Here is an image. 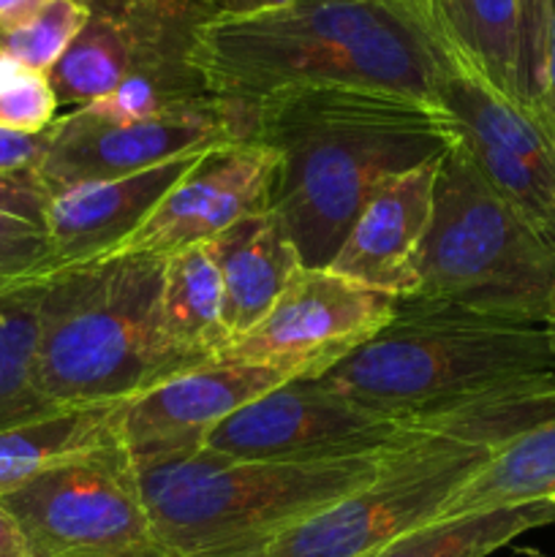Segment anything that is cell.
Listing matches in <instances>:
<instances>
[{
    "mask_svg": "<svg viewBox=\"0 0 555 557\" xmlns=\"http://www.w3.org/2000/svg\"><path fill=\"white\" fill-rule=\"evenodd\" d=\"M226 103L239 141L275 150L270 212L308 270H326L370 196L439 158L455 136L446 109L354 87H305Z\"/></svg>",
    "mask_w": 555,
    "mask_h": 557,
    "instance_id": "6da1fadb",
    "label": "cell"
},
{
    "mask_svg": "<svg viewBox=\"0 0 555 557\" xmlns=\"http://www.w3.org/2000/svg\"><path fill=\"white\" fill-rule=\"evenodd\" d=\"M444 63L411 0H288L248 16L215 14L196 47L210 96L243 107L305 87L441 107Z\"/></svg>",
    "mask_w": 555,
    "mask_h": 557,
    "instance_id": "7a4b0ae2",
    "label": "cell"
},
{
    "mask_svg": "<svg viewBox=\"0 0 555 557\" xmlns=\"http://www.w3.org/2000/svg\"><path fill=\"white\" fill-rule=\"evenodd\" d=\"M555 413V373L435 417L384 457L373 482L278 539L264 557H379L439 520L509 438Z\"/></svg>",
    "mask_w": 555,
    "mask_h": 557,
    "instance_id": "3957f363",
    "label": "cell"
},
{
    "mask_svg": "<svg viewBox=\"0 0 555 557\" xmlns=\"http://www.w3.org/2000/svg\"><path fill=\"white\" fill-rule=\"evenodd\" d=\"M547 373L555 354L544 326L406 297L379 335L316 381L375 413L422 422Z\"/></svg>",
    "mask_w": 555,
    "mask_h": 557,
    "instance_id": "277c9868",
    "label": "cell"
},
{
    "mask_svg": "<svg viewBox=\"0 0 555 557\" xmlns=\"http://www.w3.org/2000/svg\"><path fill=\"white\" fill-rule=\"evenodd\" d=\"M386 455L272 462L201 449L139 466L136 476L161 553L264 557L292 528L373 482Z\"/></svg>",
    "mask_w": 555,
    "mask_h": 557,
    "instance_id": "5b68a950",
    "label": "cell"
},
{
    "mask_svg": "<svg viewBox=\"0 0 555 557\" xmlns=\"http://www.w3.org/2000/svg\"><path fill=\"white\" fill-rule=\"evenodd\" d=\"M166 259L107 256L44 277L38 386L58 408L125 403L180 370L158 341Z\"/></svg>",
    "mask_w": 555,
    "mask_h": 557,
    "instance_id": "8992f818",
    "label": "cell"
},
{
    "mask_svg": "<svg viewBox=\"0 0 555 557\" xmlns=\"http://www.w3.org/2000/svg\"><path fill=\"white\" fill-rule=\"evenodd\" d=\"M411 297L536 326L555 313V248L484 183L460 139L439 158Z\"/></svg>",
    "mask_w": 555,
    "mask_h": 557,
    "instance_id": "52a82bcc",
    "label": "cell"
},
{
    "mask_svg": "<svg viewBox=\"0 0 555 557\" xmlns=\"http://www.w3.org/2000/svg\"><path fill=\"white\" fill-rule=\"evenodd\" d=\"M30 557H125L152 553L150 517L123 444L79 457L3 495Z\"/></svg>",
    "mask_w": 555,
    "mask_h": 557,
    "instance_id": "ba28073f",
    "label": "cell"
},
{
    "mask_svg": "<svg viewBox=\"0 0 555 557\" xmlns=\"http://www.w3.org/2000/svg\"><path fill=\"white\" fill-rule=\"evenodd\" d=\"M49 82L60 107H87L131 76L205 82L196 65L212 0H96ZM207 85V82H205Z\"/></svg>",
    "mask_w": 555,
    "mask_h": 557,
    "instance_id": "9c48e42d",
    "label": "cell"
},
{
    "mask_svg": "<svg viewBox=\"0 0 555 557\" xmlns=\"http://www.w3.org/2000/svg\"><path fill=\"white\" fill-rule=\"evenodd\" d=\"M433 419L403 422L337 395L321 381H286L218 424L205 449L237 460H348L397 449L419 438Z\"/></svg>",
    "mask_w": 555,
    "mask_h": 557,
    "instance_id": "30bf717a",
    "label": "cell"
},
{
    "mask_svg": "<svg viewBox=\"0 0 555 557\" xmlns=\"http://www.w3.org/2000/svg\"><path fill=\"white\" fill-rule=\"evenodd\" d=\"M397 299L330 270H303L264 319L229 343L218 362L275 370L288 381H316L351 357L392 321Z\"/></svg>",
    "mask_w": 555,
    "mask_h": 557,
    "instance_id": "8fae6325",
    "label": "cell"
},
{
    "mask_svg": "<svg viewBox=\"0 0 555 557\" xmlns=\"http://www.w3.org/2000/svg\"><path fill=\"white\" fill-rule=\"evenodd\" d=\"M234 141L239 139L221 98L139 123H109L74 109L49 125L47 156L36 174L52 194L128 177Z\"/></svg>",
    "mask_w": 555,
    "mask_h": 557,
    "instance_id": "7c38bea8",
    "label": "cell"
},
{
    "mask_svg": "<svg viewBox=\"0 0 555 557\" xmlns=\"http://www.w3.org/2000/svg\"><path fill=\"white\" fill-rule=\"evenodd\" d=\"M439 103L484 183L555 248V145L533 114L515 107L444 54Z\"/></svg>",
    "mask_w": 555,
    "mask_h": 557,
    "instance_id": "4fadbf2b",
    "label": "cell"
},
{
    "mask_svg": "<svg viewBox=\"0 0 555 557\" xmlns=\"http://www.w3.org/2000/svg\"><path fill=\"white\" fill-rule=\"evenodd\" d=\"M275 169V150L259 141H234L205 152L109 256L169 259L212 243L245 218L270 210Z\"/></svg>",
    "mask_w": 555,
    "mask_h": 557,
    "instance_id": "5bb4252c",
    "label": "cell"
},
{
    "mask_svg": "<svg viewBox=\"0 0 555 557\" xmlns=\"http://www.w3.org/2000/svg\"><path fill=\"white\" fill-rule=\"evenodd\" d=\"M286 381L275 370L215 359L125 400L120 441L134 468L196 455L218 424Z\"/></svg>",
    "mask_w": 555,
    "mask_h": 557,
    "instance_id": "9a60e30c",
    "label": "cell"
},
{
    "mask_svg": "<svg viewBox=\"0 0 555 557\" xmlns=\"http://www.w3.org/2000/svg\"><path fill=\"white\" fill-rule=\"evenodd\" d=\"M439 158L386 180L359 212L326 270L370 292L411 297L433 223Z\"/></svg>",
    "mask_w": 555,
    "mask_h": 557,
    "instance_id": "2e32d148",
    "label": "cell"
},
{
    "mask_svg": "<svg viewBox=\"0 0 555 557\" xmlns=\"http://www.w3.org/2000/svg\"><path fill=\"white\" fill-rule=\"evenodd\" d=\"M201 156L205 152L128 177L52 190L47 205L52 275L112 253Z\"/></svg>",
    "mask_w": 555,
    "mask_h": 557,
    "instance_id": "e0dca14e",
    "label": "cell"
},
{
    "mask_svg": "<svg viewBox=\"0 0 555 557\" xmlns=\"http://www.w3.org/2000/svg\"><path fill=\"white\" fill-rule=\"evenodd\" d=\"M411 3L452 63L477 76L509 103L526 109L520 82L517 0H411Z\"/></svg>",
    "mask_w": 555,
    "mask_h": 557,
    "instance_id": "ac0fdd59",
    "label": "cell"
},
{
    "mask_svg": "<svg viewBox=\"0 0 555 557\" xmlns=\"http://www.w3.org/2000/svg\"><path fill=\"white\" fill-rule=\"evenodd\" d=\"M158 341L180 373L215 362L232 343L223 324V281L212 243L166 259L158 294Z\"/></svg>",
    "mask_w": 555,
    "mask_h": 557,
    "instance_id": "d6986e66",
    "label": "cell"
},
{
    "mask_svg": "<svg viewBox=\"0 0 555 557\" xmlns=\"http://www.w3.org/2000/svg\"><path fill=\"white\" fill-rule=\"evenodd\" d=\"M223 281V324L232 341L254 330L303 270L292 239L270 210L212 239Z\"/></svg>",
    "mask_w": 555,
    "mask_h": 557,
    "instance_id": "ffe728a7",
    "label": "cell"
},
{
    "mask_svg": "<svg viewBox=\"0 0 555 557\" xmlns=\"http://www.w3.org/2000/svg\"><path fill=\"white\" fill-rule=\"evenodd\" d=\"M123 403L58 408L0 433V498L41 473L79 457L112 449L120 441Z\"/></svg>",
    "mask_w": 555,
    "mask_h": 557,
    "instance_id": "44dd1931",
    "label": "cell"
},
{
    "mask_svg": "<svg viewBox=\"0 0 555 557\" xmlns=\"http://www.w3.org/2000/svg\"><path fill=\"white\" fill-rule=\"evenodd\" d=\"M542 500H555V413L506 441L488 466L457 490L439 520Z\"/></svg>",
    "mask_w": 555,
    "mask_h": 557,
    "instance_id": "7402d4cb",
    "label": "cell"
},
{
    "mask_svg": "<svg viewBox=\"0 0 555 557\" xmlns=\"http://www.w3.org/2000/svg\"><path fill=\"white\" fill-rule=\"evenodd\" d=\"M41 297L44 277L0 286V433L58 411L38 386Z\"/></svg>",
    "mask_w": 555,
    "mask_h": 557,
    "instance_id": "603a6c76",
    "label": "cell"
},
{
    "mask_svg": "<svg viewBox=\"0 0 555 557\" xmlns=\"http://www.w3.org/2000/svg\"><path fill=\"white\" fill-rule=\"evenodd\" d=\"M555 525V500L446 517L397 539L379 557H488L517 536Z\"/></svg>",
    "mask_w": 555,
    "mask_h": 557,
    "instance_id": "cb8c5ba5",
    "label": "cell"
},
{
    "mask_svg": "<svg viewBox=\"0 0 555 557\" xmlns=\"http://www.w3.org/2000/svg\"><path fill=\"white\" fill-rule=\"evenodd\" d=\"M47 205L36 172L0 177V286L52 275Z\"/></svg>",
    "mask_w": 555,
    "mask_h": 557,
    "instance_id": "d4e9b609",
    "label": "cell"
},
{
    "mask_svg": "<svg viewBox=\"0 0 555 557\" xmlns=\"http://www.w3.org/2000/svg\"><path fill=\"white\" fill-rule=\"evenodd\" d=\"M87 9L79 0H52L27 25L0 33V54L36 74H52L85 27Z\"/></svg>",
    "mask_w": 555,
    "mask_h": 557,
    "instance_id": "484cf974",
    "label": "cell"
},
{
    "mask_svg": "<svg viewBox=\"0 0 555 557\" xmlns=\"http://www.w3.org/2000/svg\"><path fill=\"white\" fill-rule=\"evenodd\" d=\"M58 96L47 74H36L0 54V128L41 134L58 120Z\"/></svg>",
    "mask_w": 555,
    "mask_h": 557,
    "instance_id": "4316f807",
    "label": "cell"
},
{
    "mask_svg": "<svg viewBox=\"0 0 555 557\" xmlns=\"http://www.w3.org/2000/svg\"><path fill=\"white\" fill-rule=\"evenodd\" d=\"M550 3L553 0H517V30H520V82L526 109L539 120L547 63ZM542 125V120H539Z\"/></svg>",
    "mask_w": 555,
    "mask_h": 557,
    "instance_id": "83f0119b",
    "label": "cell"
},
{
    "mask_svg": "<svg viewBox=\"0 0 555 557\" xmlns=\"http://www.w3.org/2000/svg\"><path fill=\"white\" fill-rule=\"evenodd\" d=\"M49 147V128L41 134H20L0 128V177L38 172Z\"/></svg>",
    "mask_w": 555,
    "mask_h": 557,
    "instance_id": "f1b7e54d",
    "label": "cell"
},
{
    "mask_svg": "<svg viewBox=\"0 0 555 557\" xmlns=\"http://www.w3.org/2000/svg\"><path fill=\"white\" fill-rule=\"evenodd\" d=\"M539 120L555 145V0L550 3V33H547V63H544V92Z\"/></svg>",
    "mask_w": 555,
    "mask_h": 557,
    "instance_id": "f546056e",
    "label": "cell"
},
{
    "mask_svg": "<svg viewBox=\"0 0 555 557\" xmlns=\"http://www.w3.org/2000/svg\"><path fill=\"white\" fill-rule=\"evenodd\" d=\"M52 0H0V33L27 25Z\"/></svg>",
    "mask_w": 555,
    "mask_h": 557,
    "instance_id": "4dcf8cb0",
    "label": "cell"
},
{
    "mask_svg": "<svg viewBox=\"0 0 555 557\" xmlns=\"http://www.w3.org/2000/svg\"><path fill=\"white\" fill-rule=\"evenodd\" d=\"M0 557H30L20 525L3 506H0Z\"/></svg>",
    "mask_w": 555,
    "mask_h": 557,
    "instance_id": "1f68e13d",
    "label": "cell"
},
{
    "mask_svg": "<svg viewBox=\"0 0 555 557\" xmlns=\"http://www.w3.org/2000/svg\"><path fill=\"white\" fill-rule=\"evenodd\" d=\"M218 9V14L226 16H248L259 14V11L278 9V5H286L288 0H212Z\"/></svg>",
    "mask_w": 555,
    "mask_h": 557,
    "instance_id": "d6a6232c",
    "label": "cell"
},
{
    "mask_svg": "<svg viewBox=\"0 0 555 557\" xmlns=\"http://www.w3.org/2000/svg\"><path fill=\"white\" fill-rule=\"evenodd\" d=\"M544 332H547L550 348H553V354H555V313H553V319H550L547 324H544Z\"/></svg>",
    "mask_w": 555,
    "mask_h": 557,
    "instance_id": "836d02e7",
    "label": "cell"
},
{
    "mask_svg": "<svg viewBox=\"0 0 555 557\" xmlns=\"http://www.w3.org/2000/svg\"><path fill=\"white\" fill-rule=\"evenodd\" d=\"M125 557H169L166 553H161V549H152V553H141V555H125Z\"/></svg>",
    "mask_w": 555,
    "mask_h": 557,
    "instance_id": "e575fe53",
    "label": "cell"
},
{
    "mask_svg": "<svg viewBox=\"0 0 555 557\" xmlns=\"http://www.w3.org/2000/svg\"><path fill=\"white\" fill-rule=\"evenodd\" d=\"M79 3H85V5H90V3H96V0H79Z\"/></svg>",
    "mask_w": 555,
    "mask_h": 557,
    "instance_id": "d590c367",
    "label": "cell"
}]
</instances>
